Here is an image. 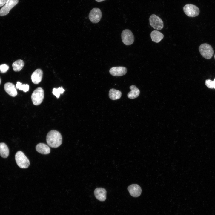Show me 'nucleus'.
Returning <instances> with one entry per match:
<instances>
[{
    "label": "nucleus",
    "mask_w": 215,
    "mask_h": 215,
    "mask_svg": "<svg viewBox=\"0 0 215 215\" xmlns=\"http://www.w3.org/2000/svg\"><path fill=\"white\" fill-rule=\"evenodd\" d=\"M15 160L18 165L22 168H27L30 165V161L24 154L21 151H18L15 156Z\"/></svg>",
    "instance_id": "f03ea898"
},
{
    "label": "nucleus",
    "mask_w": 215,
    "mask_h": 215,
    "mask_svg": "<svg viewBox=\"0 0 215 215\" xmlns=\"http://www.w3.org/2000/svg\"><path fill=\"white\" fill-rule=\"evenodd\" d=\"M18 2L19 0H8L6 4L0 10V16H3L7 14L10 10Z\"/></svg>",
    "instance_id": "6e6552de"
},
{
    "label": "nucleus",
    "mask_w": 215,
    "mask_h": 215,
    "mask_svg": "<svg viewBox=\"0 0 215 215\" xmlns=\"http://www.w3.org/2000/svg\"><path fill=\"white\" fill-rule=\"evenodd\" d=\"M183 9L185 14L189 17L196 16L199 13V8L196 6L191 4H188L185 5Z\"/></svg>",
    "instance_id": "0eeeda50"
},
{
    "label": "nucleus",
    "mask_w": 215,
    "mask_h": 215,
    "mask_svg": "<svg viewBox=\"0 0 215 215\" xmlns=\"http://www.w3.org/2000/svg\"><path fill=\"white\" fill-rule=\"evenodd\" d=\"M96 1L98 2H100L105 0H95Z\"/></svg>",
    "instance_id": "cd10ccee"
},
{
    "label": "nucleus",
    "mask_w": 215,
    "mask_h": 215,
    "mask_svg": "<svg viewBox=\"0 0 215 215\" xmlns=\"http://www.w3.org/2000/svg\"><path fill=\"white\" fill-rule=\"evenodd\" d=\"M31 98L33 104L34 105H40L44 99V90L41 87L37 88L33 92Z\"/></svg>",
    "instance_id": "20e7f679"
},
{
    "label": "nucleus",
    "mask_w": 215,
    "mask_h": 215,
    "mask_svg": "<svg viewBox=\"0 0 215 215\" xmlns=\"http://www.w3.org/2000/svg\"><path fill=\"white\" fill-rule=\"evenodd\" d=\"M150 37L153 41L158 43L163 39L164 35L159 31L154 30L151 32Z\"/></svg>",
    "instance_id": "dca6fc26"
},
{
    "label": "nucleus",
    "mask_w": 215,
    "mask_h": 215,
    "mask_svg": "<svg viewBox=\"0 0 215 215\" xmlns=\"http://www.w3.org/2000/svg\"><path fill=\"white\" fill-rule=\"evenodd\" d=\"M62 140L61 133L56 130L50 131L47 135V142L52 148H57L62 143Z\"/></svg>",
    "instance_id": "f257e3e1"
},
{
    "label": "nucleus",
    "mask_w": 215,
    "mask_h": 215,
    "mask_svg": "<svg viewBox=\"0 0 215 215\" xmlns=\"http://www.w3.org/2000/svg\"><path fill=\"white\" fill-rule=\"evenodd\" d=\"M121 38L123 43L126 45H129L134 42V37L131 30L126 29L123 30L122 33Z\"/></svg>",
    "instance_id": "423d86ee"
},
{
    "label": "nucleus",
    "mask_w": 215,
    "mask_h": 215,
    "mask_svg": "<svg viewBox=\"0 0 215 215\" xmlns=\"http://www.w3.org/2000/svg\"><path fill=\"white\" fill-rule=\"evenodd\" d=\"M65 90L61 87L58 88H54L53 90V94L57 98H59L61 94H63Z\"/></svg>",
    "instance_id": "412c9836"
},
{
    "label": "nucleus",
    "mask_w": 215,
    "mask_h": 215,
    "mask_svg": "<svg viewBox=\"0 0 215 215\" xmlns=\"http://www.w3.org/2000/svg\"><path fill=\"white\" fill-rule=\"evenodd\" d=\"M213 81V84H214V88L215 89V78L214 79Z\"/></svg>",
    "instance_id": "bb28decb"
},
{
    "label": "nucleus",
    "mask_w": 215,
    "mask_h": 215,
    "mask_svg": "<svg viewBox=\"0 0 215 215\" xmlns=\"http://www.w3.org/2000/svg\"><path fill=\"white\" fill-rule=\"evenodd\" d=\"M205 84L209 88L212 89L214 88L213 81L210 79L206 80Z\"/></svg>",
    "instance_id": "5701e85b"
},
{
    "label": "nucleus",
    "mask_w": 215,
    "mask_h": 215,
    "mask_svg": "<svg viewBox=\"0 0 215 215\" xmlns=\"http://www.w3.org/2000/svg\"><path fill=\"white\" fill-rule=\"evenodd\" d=\"M22 85V83L20 82H17L16 84V87L17 89H19Z\"/></svg>",
    "instance_id": "a878e982"
},
{
    "label": "nucleus",
    "mask_w": 215,
    "mask_h": 215,
    "mask_svg": "<svg viewBox=\"0 0 215 215\" xmlns=\"http://www.w3.org/2000/svg\"><path fill=\"white\" fill-rule=\"evenodd\" d=\"M127 72V68L122 66L113 67L111 68L109 70L110 73L115 76H123Z\"/></svg>",
    "instance_id": "9d476101"
},
{
    "label": "nucleus",
    "mask_w": 215,
    "mask_h": 215,
    "mask_svg": "<svg viewBox=\"0 0 215 215\" xmlns=\"http://www.w3.org/2000/svg\"><path fill=\"white\" fill-rule=\"evenodd\" d=\"M128 190L130 194L132 196L136 197L141 194L142 190L140 186L137 184H133L129 186Z\"/></svg>",
    "instance_id": "9b49d317"
},
{
    "label": "nucleus",
    "mask_w": 215,
    "mask_h": 215,
    "mask_svg": "<svg viewBox=\"0 0 215 215\" xmlns=\"http://www.w3.org/2000/svg\"><path fill=\"white\" fill-rule=\"evenodd\" d=\"M131 91L128 94V97L131 99H135L138 97L140 94L139 90L134 85L131 86L130 87Z\"/></svg>",
    "instance_id": "f3484780"
},
{
    "label": "nucleus",
    "mask_w": 215,
    "mask_h": 215,
    "mask_svg": "<svg viewBox=\"0 0 215 215\" xmlns=\"http://www.w3.org/2000/svg\"><path fill=\"white\" fill-rule=\"evenodd\" d=\"M9 66L6 64H3L0 65V71L1 73H4L8 70Z\"/></svg>",
    "instance_id": "4be33fe9"
},
{
    "label": "nucleus",
    "mask_w": 215,
    "mask_h": 215,
    "mask_svg": "<svg viewBox=\"0 0 215 215\" xmlns=\"http://www.w3.org/2000/svg\"><path fill=\"white\" fill-rule=\"evenodd\" d=\"M102 16V13L100 9L97 8L92 9L90 12L89 18L93 23H96L100 21Z\"/></svg>",
    "instance_id": "1a4fd4ad"
},
{
    "label": "nucleus",
    "mask_w": 215,
    "mask_h": 215,
    "mask_svg": "<svg viewBox=\"0 0 215 215\" xmlns=\"http://www.w3.org/2000/svg\"><path fill=\"white\" fill-rule=\"evenodd\" d=\"M43 76V72L41 69H38L36 70L31 76L32 82L35 84H38L41 81Z\"/></svg>",
    "instance_id": "4468645a"
},
{
    "label": "nucleus",
    "mask_w": 215,
    "mask_h": 215,
    "mask_svg": "<svg viewBox=\"0 0 215 215\" xmlns=\"http://www.w3.org/2000/svg\"><path fill=\"white\" fill-rule=\"evenodd\" d=\"M214 58H215V55H214Z\"/></svg>",
    "instance_id": "c756f323"
},
{
    "label": "nucleus",
    "mask_w": 215,
    "mask_h": 215,
    "mask_svg": "<svg viewBox=\"0 0 215 215\" xmlns=\"http://www.w3.org/2000/svg\"><path fill=\"white\" fill-rule=\"evenodd\" d=\"M8 0H0V7L4 6Z\"/></svg>",
    "instance_id": "393cba45"
},
{
    "label": "nucleus",
    "mask_w": 215,
    "mask_h": 215,
    "mask_svg": "<svg viewBox=\"0 0 215 215\" xmlns=\"http://www.w3.org/2000/svg\"><path fill=\"white\" fill-rule=\"evenodd\" d=\"M149 20L150 25L154 29L160 30L163 28V22L158 16L153 14L150 16Z\"/></svg>",
    "instance_id": "39448f33"
},
{
    "label": "nucleus",
    "mask_w": 215,
    "mask_h": 215,
    "mask_svg": "<svg viewBox=\"0 0 215 215\" xmlns=\"http://www.w3.org/2000/svg\"><path fill=\"white\" fill-rule=\"evenodd\" d=\"M29 85L28 84H22L19 89L26 92L29 90Z\"/></svg>",
    "instance_id": "b1692460"
},
{
    "label": "nucleus",
    "mask_w": 215,
    "mask_h": 215,
    "mask_svg": "<svg viewBox=\"0 0 215 215\" xmlns=\"http://www.w3.org/2000/svg\"><path fill=\"white\" fill-rule=\"evenodd\" d=\"M4 87L5 91L10 96L15 97L17 95L16 89L13 83H6L4 84Z\"/></svg>",
    "instance_id": "ddd939ff"
},
{
    "label": "nucleus",
    "mask_w": 215,
    "mask_h": 215,
    "mask_svg": "<svg viewBox=\"0 0 215 215\" xmlns=\"http://www.w3.org/2000/svg\"><path fill=\"white\" fill-rule=\"evenodd\" d=\"M106 191L103 188H96L94 191V194L96 198L98 200L103 201L106 198Z\"/></svg>",
    "instance_id": "f8f14e48"
},
{
    "label": "nucleus",
    "mask_w": 215,
    "mask_h": 215,
    "mask_svg": "<svg viewBox=\"0 0 215 215\" xmlns=\"http://www.w3.org/2000/svg\"><path fill=\"white\" fill-rule=\"evenodd\" d=\"M24 61L22 60L19 59L14 62L12 65L13 69L15 71L17 72L20 71L24 66Z\"/></svg>",
    "instance_id": "aec40b11"
},
{
    "label": "nucleus",
    "mask_w": 215,
    "mask_h": 215,
    "mask_svg": "<svg viewBox=\"0 0 215 215\" xmlns=\"http://www.w3.org/2000/svg\"><path fill=\"white\" fill-rule=\"evenodd\" d=\"M1 80L0 78V84H1Z\"/></svg>",
    "instance_id": "c85d7f7f"
},
{
    "label": "nucleus",
    "mask_w": 215,
    "mask_h": 215,
    "mask_svg": "<svg viewBox=\"0 0 215 215\" xmlns=\"http://www.w3.org/2000/svg\"><path fill=\"white\" fill-rule=\"evenodd\" d=\"M199 50L201 55L207 59L211 58L214 54V50L212 46L207 43L201 44L199 47Z\"/></svg>",
    "instance_id": "7ed1b4c3"
},
{
    "label": "nucleus",
    "mask_w": 215,
    "mask_h": 215,
    "mask_svg": "<svg viewBox=\"0 0 215 215\" xmlns=\"http://www.w3.org/2000/svg\"><path fill=\"white\" fill-rule=\"evenodd\" d=\"M36 151L40 153L43 154H47L50 152V149L47 145L43 143H39L36 146Z\"/></svg>",
    "instance_id": "2eb2a0df"
},
{
    "label": "nucleus",
    "mask_w": 215,
    "mask_h": 215,
    "mask_svg": "<svg viewBox=\"0 0 215 215\" xmlns=\"http://www.w3.org/2000/svg\"><path fill=\"white\" fill-rule=\"evenodd\" d=\"M122 93L119 90L112 88L110 89L109 91V97L112 100H116L119 99Z\"/></svg>",
    "instance_id": "a211bd4d"
},
{
    "label": "nucleus",
    "mask_w": 215,
    "mask_h": 215,
    "mask_svg": "<svg viewBox=\"0 0 215 215\" xmlns=\"http://www.w3.org/2000/svg\"><path fill=\"white\" fill-rule=\"evenodd\" d=\"M9 154V150L7 145L4 143H0V155L3 158L7 157Z\"/></svg>",
    "instance_id": "6ab92c4d"
}]
</instances>
